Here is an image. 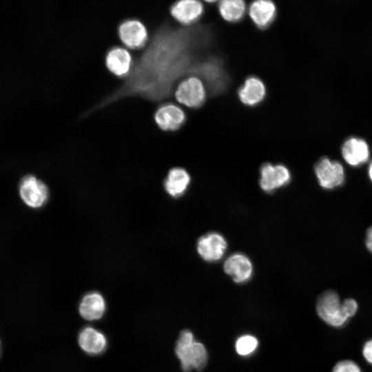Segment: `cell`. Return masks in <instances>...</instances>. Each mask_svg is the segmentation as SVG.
I'll use <instances>...</instances> for the list:
<instances>
[{"mask_svg":"<svg viewBox=\"0 0 372 372\" xmlns=\"http://www.w3.org/2000/svg\"><path fill=\"white\" fill-rule=\"evenodd\" d=\"M188 32L162 25L153 34L124 81L94 106L101 109L126 97L160 101L169 96L187 65Z\"/></svg>","mask_w":372,"mask_h":372,"instance_id":"obj_1","label":"cell"},{"mask_svg":"<svg viewBox=\"0 0 372 372\" xmlns=\"http://www.w3.org/2000/svg\"><path fill=\"white\" fill-rule=\"evenodd\" d=\"M358 307L354 299L347 298L342 302L338 293L331 290L322 293L316 304L319 317L333 327L343 326L349 318L356 313Z\"/></svg>","mask_w":372,"mask_h":372,"instance_id":"obj_2","label":"cell"},{"mask_svg":"<svg viewBox=\"0 0 372 372\" xmlns=\"http://www.w3.org/2000/svg\"><path fill=\"white\" fill-rule=\"evenodd\" d=\"M175 353L185 372L203 370L207 364V353L204 345L194 339L189 330L183 331L177 340Z\"/></svg>","mask_w":372,"mask_h":372,"instance_id":"obj_3","label":"cell"},{"mask_svg":"<svg viewBox=\"0 0 372 372\" xmlns=\"http://www.w3.org/2000/svg\"><path fill=\"white\" fill-rule=\"evenodd\" d=\"M314 172L319 185L324 189H332L341 186L345 173L342 165L328 157H322L314 166Z\"/></svg>","mask_w":372,"mask_h":372,"instance_id":"obj_4","label":"cell"},{"mask_svg":"<svg viewBox=\"0 0 372 372\" xmlns=\"http://www.w3.org/2000/svg\"><path fill=\"white\" fill-rule=\"evenodd\" d=\"M19 191L23 203L34 209L43 206L49 196L46 185L33 175H27L22 178Z\"/></svg>","mask_w":372,"mask_h":372,"instance_id":"obj_5","label":"cell"},{"mask_svg":"<svg viewBox=\"0 0 372 372\" xmlns=\"http://www.w3.org/2000/svg\"><path fill=\"white\" fill-rule=\"evenodd\" d=\"M174 94L178 102L192 108L201 105L206 97L205 85L196 76H189L181 81Z\"/></svg>","mask_w":372,"mask_h":372,"instance_id":"obj_6","label":"cell"},{"mask_svg":"<svg viewBox=\"0 0 372 372\" xmlns=\"http://www.w3.org/2000/svg\"><path fill=\"white\" fill-rule=\"evenodd\" d=\"M118 36L123 43L132 50L146 46L148 33L145 25L139 20L129 19L122 21L118 28Z\"/></svg>","mask_w":372,"mask_h":372,"instance_id":"obj_7","label":"cell"},{"mask_svg":"<svg viewBox=\"0 0 372 372\" xmlns=\"http://www.w3.org/2000/svg\"><path fill=\"white\" fill-rule=\"evenodd\" d=\"M291 177V173L286 166L266 163L260 169V187L264 192L271 193L287 185Z\"/></svg>","mask_w":372,"mask_h":372,"instance_id":"obj_8","label":"cell"},{"mask_svg":"<svg viewBox=\"0 0 372 372\" xmlns=\"http://www.w3.org/2000/svg\"><path fill=\"white\" fill-rule=\"evenodd\" d=\"M227 247V243L225 237L218 232H209L202 236L196 245L199 256L209 262L220 260Z\"/></svg>","mask_w":372,"mask_h":372,"instance_id":"obj_9","label":"cell"},{"mask_svg":"<svg viewBox=\"0 0 372 372\" xmlns=\"http://www.w3.org/2000/svg\"><path fill=\"white\" fill-rule=\"evenodd\" d=\"M344 161L351 166L357 167L365 163L370 156V149L366 141L359 137L347 138L341 147Z\"/></svg>","mask_w":372,"mask_h":372,"instance_id":"obj_10","label":"cell"},{"mask_svg":"<svg viewBox=\"0 0 372 372\" xmlns=\"http://www.w3.org/2000/svg\"><path fill=\"white\" fill-rule=\"evenodd\" d=\"M225 272L236 283H243L250 280L253 274V265L245 254L235 253L230 255L224 262Z\"/></svg>","mask_w":372,"mask_h":372,"instance_id":"obj_11","label":"cell"},{"mask_svg":"<svg viewBox=\"0 0 372 372\" xmlns=\"http://www.w3.org/2000/svg\"><path fill=\"white\" fill-rule=\"evenodd\" d=\"M154 120L160 129L164 131H174L185 123V114L178 105L167 103L160 106L154 114Z\"/></svg>","mask_w":372,"mask_h":372,"instance_id":"obj_12","label":"cell"},{"mask_svg":"<svg viewBox=\"0 0 372 372\" xmlns=\"http://www.w3.org/2000/svg\"><path fill=\"white\" fill-rule=\"evenodd\" d=\"M133 61L130 52L120 46L111 48L105 56V65L109 71L121 78H125L128 75Z\"/></svg>","mask_w":372,"mask_h":372,"instance_id":"obj_13","label":"cell"},{"mask_svg":"<svg viewBox=\"0 0 372 372\" xmlns=\"http://www.w3.org/2000/svg\"><path fill=\"white\" fill-rule=\"evenodd\" d=\"M203 12V5L196 0L178 1L170 8L172 16L183 25H190L196 22Z\"/></svg>","mask_w":372,"mask_h":372,"instance_id":"obj_14","label":"cell"},{"mask_svg":"<svg viewBox=\"0 0 372 372\" xmlns=\"http://www.w3.org/2000/svg\"><path fill=\"white\" fill-rule=\"evenodd\" d=\"M78 342L81 349L90 355L103 353L107 344L105 335L91 326L85 327L81 330Z\"/></svg>","mask_w":372,"mask_h":372,"instance_id":"obj_15","label":"cell"},{"mask_svg":"<svg viewBox=\"0 0 372 372\" xmlns=\"http://www.w3.org/2000/svg\"><path fill=\"white\" fill-rule=\"evenodd\" d=\"M105 309V300L103 296L97 291L86 293L82 298L79 306V311L81 317L89 321L101 319Z\"/></svg>","mask_w":372,"mask_h":372,"instance_id":"obj_16","label":"cell"},{"mask_svg":"<svg viewBox=\"0 0 372 372\" xmlns=\"http://www.w3.org/2000/svg\"><path fill=\"white\" fill-rule=\"evenodd\" d=\"M266 89L263 82L258 78H247L238 90V96L242 103L249 106L260 103L264 99Z\"/></svg>","mask_w":372,"mask_h":372,"instance_id":"obj_17","label":"cell"},{"mask_svg":"<svg viewBox=\"0 0 372 372\" xmlns=\"http://www.w3.org/2000/svg\"><path fill=\"white\" fill-rule=\"evenodd\" d=\"M276 12V6L271 1H255L250 4L249 8L250 18L260 28H267L274 19Z\"/></svg>","mask_w":372,"mask_h":372,"instance_id":"obj_18","label":"cell"},{"mask_svg":"<svg viewBox=\"0 0 372 372\" xmlns=\"http://www.w3.org/2000/svg\"><path fill=\"white\" fill-rule=\"evenodd\" d=\"M190 181L191 177L185 169L174 167L169 171L164 187L169 196L178 198L186 192Z\"/></svg>","mask_w":372,"mask_h":372,"instance_id":"obj_19","label":"cell"},{"mask_svg":"<svg viewBox=\"0 0 372 372\" xmlns=\"http://www.w3.org/2000/svg\"><path fill=\"white\" fill-rule=\"evenodd\" d=\"M218 10L225 20L236 22L243 17L246 6L241 0H223L219 2Z\"/></svg>","mask_w":372,"mask_h":372,"instance_id":"obj_20","label":"cell"},{"mask_svg":"<svg viewBox=\"0 0 372 372\" xmlns=\"http://www.w3.org/2000/svg\"><path fill=\"white\" fill-rule=\"evenodd\" d=\"M258 341L251 335L240 336L235 344L236 351L240 355L247 356L253 353L257 349Z\"/></svg>","mask_w":372,"mask_h":372,"instance_id":"obj_21","label":"cell"},{"mask_svg":"<svg viewBox=\"0 0 372 372\" xmlns=\"http://www.w3.org/2000/svg\"><path fill=\"white\" fill-rule=\"evenodd\" d=\"M333 372H362L359 366L349 360H342L335 364Z\"/></svg>","mask_w":372,"mask_h":372,"instance_id":"obj_22","label":"cell"},{"mask_svg":"<svg viewBox=\"0 0 372 372\" xmlns=\"http://www.w3.org/2000/svg\"><path fill=\"white\" fill-rule=\"evenodd\" d=\"M362 354L365 360L372 364V339L366 341L364 344Z\"/></svg>","mask_w":372,"mask_h":372,"instance_id":"obj_23","label":"cell"},{"mask_svg":"<svg viewBox=\"0 0 372 372\" xmlns=\"http://www.w3.org/2000/svg\"><path fill=\"white\" fill-rule=\"evenodd\" d=\"M365 244L367 249L372 253V226L367 229Z\"/></svg>","mask_w":372,"mask_h":372,"instance_id":"obj_24","label":"cell"},{"mask_svg":"<svg viewBox=\"0 0 372 372\" xmlns=\"http://www.w3.org/2000/svg\"><path fill=\"white\" fill-rule=\"evenodd\" d=\"M368 174H369V177L371 181L372 182V161L371 162V163L369 164V166Z\"/></svg>","mask_w":372,"mask_h":372,"instance_id":"obj_25","label":"cell"},{"mask_svg":"<svg viewBox=\"0 0 372 372\" xmlns=\"http://www.w3.org/2000/svg\"><path fill=\"white\" fill-rule=\"evenodd\" d=\"M1 343L0 340V356H1Z\"/></svg>","mask_w":372,"mask_h":372,"instance_id":"obj_26","label":"cell"}]
</instances>
